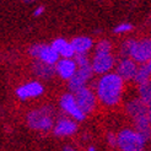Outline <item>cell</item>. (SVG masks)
Segmentation results:
<instances>
[{
	"label": "cell",
	"instance_id": "obj_26",
	"mask_svg": "<svg viewBox=\"0 0 151 151\" xmlns=\"http://www.w3.org/2000/svg\"><path fill=\"white\" fill-rule=\"evenodd\" d=\"M43 11H44V7L43 6H38L37 9L33 11V15L35 16H41V15L43 14Z\"/></svg>",
	"mask_w": 151,
	"mask_h": 151
},
{
	"label": "cell",
	"instance_id": "obj_11",
	"mask_svg": "<svg viewBox=\"0 0 151 151\" xmlns=\"http://www.w3.org/2000/svg\"><path fill=\"white\" fill-rule=\"evenodd\" d=\"M113 64H114V59L109 54H96L93 60H92V66L93 70L97 74H107Z\"/></svg>",
	"mask_w": 151,
	"mask_h": 151
},
{
	"label": "cell",
	"instance_id": "obj_22",
	"mask_svg": "<svg viewBox=\"0 0 151 151\" xmlns=\"http://www.w3.org/2000/svg\"><path fill=\"white\" fill-rule=\"evenodd\" d=\"M74 59H75V62H76L78 66H84V65L90 64L86 53H76L75 57H74Z\"/></svg>",
	"mask_w": 151,
	"mask_h": 151
},
{
	"label": "cell",
	"instance_id": "obj_14",
	"mask_svg": "<svg viewBox=\"0 0 151 151\" xmlns=\"http://www.w3.org/2000/svg\"><path fill=\"white\" fill-rule=\"evenodd\" d=\"M76 132V123L70 119H60L54 125V134L57 137H68Z\"/></svg>",
	"mask_w": 151,
	"mask_h": 151
},
{
	"label": "cell",
	"instance_id": "obj_4",
	"mask_svg": "<svg viewBox=\"0 0 151 151\" xmlns=\"http://www.w3.org/2000/svg\"><path fill=\"white\" fill-rule=\"evenodd\" d=\"M29 54L33 58L52 65H55L59 60V53L53 48V46H46V44H35L29 48Z\"/></svg>",
	"mask_w": 151,
	"mask_h": 151
},
{
	"label": "cell",
	"instance_id": "obj_18",
	"mask_svg": "<svg viewBox=\"0 0 151 151\" xmlns=\"http://www.w3.org/2000/svg\"><path fill=\"white\" fill-rule=\"evenodd\" d=\"M71 44L76 53H86L91 49L92 41L88 37H76L71 41Z\"/></svg>",
	"mask_w": 151,
	"mask_h": 151
},
{
	"label": "cell",
	"instance_id": "obj_7",
	"mask_svg": "<svg viewBox=\"0 0 151 151\" xmlns=\"http://www.w3.org/2000/svg\"><path fill=\"white\" fill-rule=\"evenodd\" d=\"M74 95H75V99H76V101H78L79 106L81 107V109L84 111L86 114L95 108L96 97H95V93L90 88L81 87L80 90H78V91H75Z\"/></svg>",
	"mask_w": 151,
	"mask_h": 151
},
{
	"label": "cell",
	"instance_id": "obj_12",
	"mask_svg": "<svg viewBox=\"0 0 151 151\" xmlns=\"http://www.w3.org/2000/svg\"><path fill=\"white\" fill-rule=\"evenodd\" d=\"M138 66L135 64V60L132 58H125L120 62L117 66V74L123 78V80H132L135 78Z\"/></svg>",
	"mask_w": 151,
	"mask_h": 151
},
{
	"label": "cell",
	"instance_id": "obj_28",
	"mask_svg": "<svg viewBox=\"0 0 151 151\" xmlns=\"http://www.w3.org/2000/svg\"><path fill=\"white\" fill-rule=\"evenodd\" d=\"M149 118H150V122H151V106L149 107Z\"/></svg>",
	"mask_w": 151,
	"mask_h": 151
},
{
	"label": "cell",
	"instance_id": "obj_6",
	"mask_svg": "<svg viewBox=\"0 0 151 151\" xmlns=\"http://www.w3.org/2000/svg\"><path fill=\"white\" fill-rule=\"evenodd\" d=\"M60 107L76 120H84L86 117V113L79 106L76 99H75V95H71V93L64 95L62 97V100H60Z\"/></svg>",
	"mask_w": 151,
	"mask_h": 151
},
{
	"label": "cell",
	"instance_id": "obj_20",
	"mask_svg": "<svg viewBox=\"0 0 151 151\" xmlns=\"http://www.w3.org/2000/svg\"><path fill=\"white\" fill-rule=\"evenodd\" d=\"M139 96L147 106H151V80L144 82V84H140Z\"/></svg>",
	"mask_w": 151,
	"mask_h": 151
},
{
	"label": "cell",
	"instance_id": "obj_10",
	"mask_svg": "<svg viewBox=\"0 0 151 151\" xmlns=\"http://www.w3.org/2000/svg\"><path fill=\"white\" fill-rule=\"evenodd\" d=\"M43 93V86L37 81L27 82L16 90V95L20 100H27L31 97H37Z\"/></svg>",
	"mask_w": 151,
	"mask_h": 151
},
{
	"label": "cell",
	"instance_id": "obj_5",
	"mask_svg": "<svg viewBox=\"0 0 151 151\" xmlns=\"http://www.w3.org/2000/svg\"><path fill=\"white\" fill-rule=\"evenodd\" d=\"M93 66L92 64H87L84 66H79L76 73L74 74V76L71 79H69V88L73 92L78 91L81 87H85L86 81L92 76L93 73Z\"/></svg>",
	"mask_w": 151,
	"mask_h": 151
},
{
	"label": "cell",
	"instance_id": "obj_2",
	"mask_svg": "<svg viewBox=\"0 0 151 151\" xmlns=\"http://www.w3.org/2000/svg\"><path fill=\"white\" fill-rule=\"evenodd\" d=\"M27 124L31 129L47 132L53 128L52 109L49 107H42L40 109H35L28 113Z\"/></svg>",
	"mask_w": 151,
	"mask_h": 151
},
{
	"label": "cell",
	"instance_id": "obj_16",
	"mask_svg": "<svg viewBox=\"0 0 151 151\" xmlns=\"http://www.w3.org/2000/svg\"><path fill=\"white\" fill-rule=\"evenodd\" d=\"M33 73L40 78L50 79L53 75H54V73H57V70H55L54 65L44 63V62H42V60L38 59V62H36L33 64Z\"/></svg>",
	"mask_w": 151,
	"mask_h": 151
},
{
	"label": "cell",
	"instance_id": "obj_8",
	"mask_svg": "<svg viewBox=\"0 0 151 151\" xmlns=\"http://www.w3.org/2000/svg\"><path fill=\"white\" fill-rule=\"evenodd\" d=\"M130 57L138 63H147L151 58V41L144 40L140 42H134Z\"/></svg>",
	"mask_w": 151,
	"mask_h": 151
},
{
	"label": "cell",
	"instance_id": "obj_27",
	"mask_svg": "<svg viewBox=\"0 0 151 151\" xmlns=\"http://www.w3.org/2000/svg\"><path fill=\"white\" fill-rule=\"evenodd\" d=\"M146 64H147V66H149V69H150V70H151V58H150V59H149V62H147V63H146Z\"/></svg>",
	"mask_w": 151,
	"mask_h": 151
},
{
	"label": "cell",
	"instance_id": "obj_21",
	"mask_svg": "<svg viewBox=\"0 0 151 151\" xmlns=\"http://www.w3.org/2000/svg\"><path fill=\"white\" fill-rule=\"evenodd\" d=\"M112 49V46L108 41H101L99 44L96 46V54H108Z\"/></svg>",
	"mask_w": 151,
	"mask_h": 151
},
{
	"label": "cell",
	"instance_id": "obj_9",
	"mask_svg": "<svg viewBox=\"0 0 151 151\" xmlns=\"http://www.w3.org/2000/svg\"><path fill=\"white\" fill-rule=\"evenodd\" d=\"M78 68L79 66H78L76 62H75V59H70V58L60 59L55 64L57 74L62 79H66V80H69L74 76V74L76 73Z\"/></svg>",
	"mask_w": 151,
	"mask_h": 151
},
{
	"label": "cell",
	"instance_id": "obj_25",
	"mask_svg": "<svg viewBox=\"0 0 151 151\" xmlns=\"http://www.w3.org/2000/svg\"><path fill=\"white\" fill-rule=\"evenodd\" d=\"M108 144H109L111 146H118V137L116 138L114 135L109 134V135H108Z\"/></svg>",
	"mask_w": 151,
	"mask_h": 151
},
{
	"label": "cell",
	"instance_id": "obj_29",
	"mask_svg": "<svg viewBox=\"0 0 151 151\" xmlns=\"http://www.w3.org/2000/svg\"><path fill=\"white\" fill-rule=\"evenodd\" d=\"M26 3H31V1H33V0H25Z\"/></svg>",
	"mask_w": 151,
	"mask_h": 151
},
{
	"label": "cell",
	"instance_id": "obj_3",
	"mask_svg": "<svg viewBox=\"0 0 151 151\" xmlns=\"http://www.w3.org/2000/svg\"><path fill=\"white\" fill-rule=\"evenodd\" d=\"M145 142L144 137H141L137 130L124 129L118 134V147L123 151H141Z\"/></svg>",
	"mask_w": 151,
	"mask_h": 151
},
{
	"label": "cell",
	"instance_id": "obj_13",
	"mask_svg": "<svg viewBox=\"0 0 151 151\" xmlns=\"http://www.w3.org/2000/svg\"><path fill=\"white\" fill-rule=\"evenodd\" d=\"M149 107L150 106H147L139 97L138 100H133L132 102L128 103V112H129L132 118L137 119L144 116H149Z\"/></svg>",
	"mask_w": 151,
	"mask_h": 151
},
{
	"label": "cell",
	"instance_id": "obj_23",
	"mask_svg": "<svg viewBox=\"0 0 151 151\" xmlns=\"http://www.w3.org/2000/svg\"><path fill=\"white\" fill-rule=\"evenodd\" d=\"M134 42H135V41H132V40L124 42L123 47H122V53H123L124 55L130 57V54H132V49H133V46H134Z\"/></svg>",
	"mask_w": 151,
	"mask_h": 151
},
{
	"label": "cell",
	"instance_id": "obj_15",
	"mask_svg": "<svg viewBox=\"0 0 151 151\" xmlns=\"http://www.w3.org/2000/svg\"><path fill=\"white\" fill-rule=\"evenodd\" d=\"M52 46L59 53V55H62L63 58H74L75 54H76V52H75L71 42H68L63 38L55 40L52 43Z\"/></svg>",
	"mask_w": 151,
	"mask_h": 151
},
{
	"label": "cell",
	"instance_id": "obj_24",
	"mask_svg": "<svg viewBox=\"0 0 151 151\" xmlns=\"http://www.w3.org/2000/svg\"><path fill=\"white\" fill-rule=\"evenodd\" d=\"M132 28H133V26L130 25V24H120V25H118L116 28H114V32L116 33H125V32H129V31H132Z\"/></svg>",
	"mask_w": 151,
	"mask_h": 151
},
{
	"label": "cell",
	"instance_id": "obj_1",
	"mask_svg": "<svg viewBox=\"0 0 151 151\" xmlns=\"http://www.w3.org/2000/svg\"><path fill=\"white\" fill-rule=\"evenodd\" d=\"M123 91V78L118 74H104L97 84V97L106 106L119 102Z\"/></svg>",
	"mask_w": 151,
	"mask_h": 151
},
{
	"label": "cell",
	"instance_id": "obj_19",
	"mask_svg": "<svg viewBox=\"0 0 151 151\" xmlns=\"http://www.w3.org/2000/svg\"><path fill=\"white\" fill-rule=\"evenodd\" d=\"M150 78H151V70L149 69L146 63H142V65L138 68L134 80H135V82H138L140 85V84H144V82L149 81Z\"/></svg>",
	"mask_w": 151,
	"mask_h": 151
},
{
	"label": "cell",
	"instance_id": "obj_17",
	"mask_svg": "<svg viewBox=\"0 0 151 151\" xmlns=\"http://www.w3.org/2000/svg\"><path fill=\"white\" fill-rule=\"evenodd\" d=\"M135 122V130H137L141 137H144V139L147 141L151 138V122L149 116H144L134 119Z\"/></svg>",
	"mask_w": 151,
	"mask_h": 151
}]
</instances>
